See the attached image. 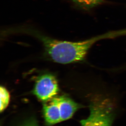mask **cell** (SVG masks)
I'll return each mask as SVG.
<instances>
[{
    "mask_svg": "<svg viewBox=\"0 0 126 126\" xmlns=\"http://www.w3.org/2000/svg\"><path fill=\"white\" fill-rule=\"evenodd\" d=\"M58 91V83L56 78L53 75L47 74L38 79L33 92L39 100L45 102L56 96Z\"/></svg>",
    "mask_w": 126,
    "mask_h": 126,
    "instance_id": "277c9868",
    "label": "cell"
},
{
    "mask_svg": "<svg viewBox=\"0 0 126 126\" xmlns=\"http://www.w3.org/2000/svg\"><path fill=\"white\" fill-rule=\"evenodd\" d=\"M0 111H4L8 105L10 101V94L6 88L3 87H0Z\"/></svg>",
    "mask_w": 126,
    "mask_h": 126,
    "instance_id": "5b68a950",
    "label": "cell"
},
{
    "mask_svg": "<svg viewBox=\"0 0 126 126\" xmlns=\"http://www.w3.org/2000/svg\"><path fill=\"white\" fill-rule=\"evenodd\" d=\"M80 107L70 98L56 96L45 102L43 113L45 123L48 125H53L70 119Z\"/></svg>",
    "mask_w": 126,
    "mask_h": 126,
    "instance_id": "7a4b0ae2",
    "label": "cell"
},
{
    "mask_svg": "<svg viewBox=\"0 0 126 126\" xmlns=\"http://www.w3.org/2000/svg\"><path fill=\"white\" fill-rule=\"evenodd\" d=\"M74 2L83 7H92L98 5L102 0H72Z\"/></svg>",
    "mask_w": 126,
    "mask_h": 126,
    "instance_id": "8992f818",
    "label": "cell"
},
{
    "mask_svg": "<svg viewBox=\"0 0 126 126\" xmlns=\"http://www.w3.org/2000/svg\"><path fill=\"white\" fill-rule=\"evenodd\" d=\"M20 126H38V125L36 120L33 119H31L27 120Z\"/></svg>",
    "mask_w": 126,
    "mask_h": 126,
    "instance_id": "52a82bcc",
    "label": "cell"
},
{
    "mask_svg": "<svg viewBox=\"0 0 126 126\" xmlns=\"http://www.w3.org/2000/svg\"><path fill=\"white\" fill-rule=\"evenodd\" d=\"M43 43L45 51L50 58L57 63L66 64L82 61L89 49L98 41L124 36V30L109 32L89 39L78 42L60 41L41 34L36 31H27Z\"/></svg>",
    "mask_w": 126,
    "mask_h": 126,
    "instance_id": "6da1fadb",
    "label": "cell"
},
{
    "mask_svg": "<svg viewBox=\"0 0 126 126\" xmlns=\"http://www.w3.org/2000/svg\"><path fill=\"white\" fill-rule=\"evenodd\" d=\"M90 114L80 121L82 126H111L113 119V107L110 100L96 98L90 106Z\"/></svg>",
    "mask_w": 126,
    "mask_h": 126,
    "instance_id": "3957f363",
    "label": "cell"
}]
</instances>
